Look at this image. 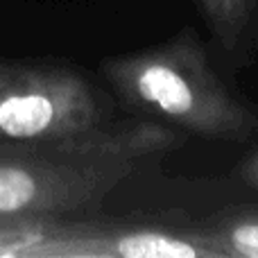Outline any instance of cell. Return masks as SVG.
<instances>
[{
	"label": "cell",
	"instance_id": "5",
	"mask_svg": "<svg viewBox=\"0 0 258 258\" xmlns=\"http://www.w3.org/2000/svg\"><path fill=\"white\" fill-rule=\"evenodd\" d=\"M34 177L21 168L0 165V213H12L27 206L36 197Z\"/></svg>",
	"mask_w": 258,
	"mask_h": 258
},
{
	"label": "cell",
	"instance_id": "6",
	"mask_svg": "<svg viewBox=\"0 0 258 258\" xmlns=\"http://www.w3.org/2000/svg\"><path fill=\"white\" fill-rule=\"evenodd\" d=\"M240 177L245 179L247 183H249V188H254L258 192V152L249 156V159L242 161L240 165Z\"/></svg>",
	"mask_w": 258,
	"mask_h": 258
},
{
	"label": "cell",
	"instance_id": "2",
	"mask_svg": "<svg viewBox=\"0 0 258 258\" xmlns=\"http://www.w3.org/2000/svg\"><path fill=\"white\" fill-rule=\"evenodd\" d=\"M215 258H258V211H229L192 227Z\"/></svg>",
	"mask_w": 258,
	"mask_h": 258
},
{
	"label": "cell",
	"instance_id": "1",
	"mask_svg": "<svg viewBox=\"0 0 258 258\" xmlns=\"http://www.w3.org/2000/svg\"><path fill=\"white\" fill-rule=\"evenodd\" d=\"M113 80L138 107L202 138L245 141L258 118L220 82L192 27L152 50L120 59Z\"/></svg>",
	"mask_w": 258,
	"mask_h": 258
},
{
	"label": "cell",
	"instance_id": "4",
	"mask_svg": "<svg viewBox=\"0 0 258 258\" xmlns=\"http://www.w3.org/2000/svg\"><path fill=\"white\" fill-rule=\"evenodd\" d=\"M256 0H200L204 18L222 41H231L245 27Z\"/></svg>",
	"mask_w": 258,
	"mask_h": 258
},
{
	"label": "cell",
	"instance_id": "3",
	"mask_svg": "<svg viewBox=\"0 0 258 258\" xmlns=\"http://www.w3.org/2000/svg\"><path fill=\"white\" fill-rule=\"evenodd\" d=\"M57 120V104L43 93L14 95L0 104V129L14 138L39 136Z\"/></svg>",
	"mask_w": 258,
	"mask_h": 258
}]
</instances>
